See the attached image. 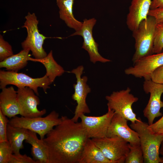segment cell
I'll return each mask as SVG.
<instances>
[{
	"label": "cell",
	"mask_w": 163,
	"mask_h": 163,
	"mask_svg": "<svg viewBox=\"0 0 163 163\" xmlns=\"http://www.w3.org/2000/svg\"><path fill=\"white\" fill-rule=\"evenodd\" d=\"M43 139L46 148L48 163H78L89 138L81 122L66 116Z\"/></svg>",
	"instance_id": "6da1fadb"
},
{
	"label": "cell",
	"mask_w": 163,
	"mask_h": 163,
	"mask_svg": "<svg viewBox=\"0 0 163 163\" xmlns=\"http://www.w3.org/2000/svg\"><path fill=\"white\" fill-rule=\"evenodd\" d=\"M157 23L155 18L148 16L142 21L137 29L133 31L135 40V52L132 60L133 63L139 60L154 54L153 47Z\"/></svg>",
	"instance_id": "7a4b0ae2"
},
{
	"label": "cell",
	"mask_w": 163,
	"mask_h": 163,
	"mask_svg": "<svg viewBox=\"0 0 163 163\" xmlns=\"http://www.w3.org/2000/svg\"><path fill=\"white\" fill-rule=\"evenodd\" d=\"M135 123H131V128L138 134L140 145L142 149L145 163H161L159 150L163 140V135L151 131L148 128L149 124L142 122L140 118Z\"/></svg>",
	"instance_id": "3957f363"
},
{
	"label": "cell",
	"mask_w": 163,
	"mask_h": 163,
	"mask_svg": "<svg viewBox=\"0 0 163 163\" xmlns=\"http://www.w3.org/2000/svg\"><path fill=\"white\" fill-rule=\"evenodd\" d=\"M61 121L58 113L52 111L45 117L28 118L15 116L10 119L8 123L11 126L26 129L38 134L43 139L46 135Z\"/></svg>",
	"instance_id": "277c9868"
},
{
	"label": "cell",
	"mask_w": 163,
	"mask_h": 163,
	"mask_svg": "<svg viewBox=\"0 0 163 163\" xmlns=\"http://www.w3.org/2000/svg\"><path fill=\"white\" fill-rule=\"evenodd\" d=\"M50 84L46 75L40 78H33L23 73L0 71V88L1 89L9 85H14L18 88L27 87L32 89L38 96V88H42L46 93V90L50 88Z\"/></svg>",
	"instance_id": "5b68a950"
},
{
	"label": "cell",
	"mask_w": 163,
	"mask_h": 163,
	"mask_svg": "<svg viewBox=\"0 0 163 163\" xmlns=\"http://www.w3.org/2000/svg\"><path fill=\"white\" fill-rule=\"evenodd\" d=\"M26 21L22 27L26 29L27 36L22 43L23 49H28L36 59L45 57L47 54L43 47L45 40L47 37L40 34L38 29L39 21L34 13L28 12L25 16Z\"/></svg>",
	"instance_id": "8992f818"
},
{
	"label": "cell",
	"mask_w": 163,
	"mask_h": 163,
	"mask_svg": "<svg viewBox=\"0 0 163 163\" xmlns=\"http://www.w3.org/2000/svg\"><path fill=\"white\" fill-rule=\"evenodd\" d=\"M131 90L127 87L126 89L114 91L105 97L108 108L113 110L115 113L123 117L131 123L139 120L133 111V104L138 100V98L130 93Z\"/></svg>",
	"instance_id": "52a82bcc"
},
{
	"label": "cell",
	"mask_w": 163,
	"mask_h": 163,
	"mask_svg": "<svg viewBox=\"0 0 163 163\" xmlns=\"http://www.w3.org/2000/svg\"><path fill=\"white\" fill-rule=\"evenodd\" d=\"M107 158L114 163H123L129 151V143L117 136L91 139Z\"/></svg>",
	"instance_id": "ba28073f"
},
{
	"label": "cell",
	"mask_w": 163,
	"mask_h": 163,
	"mask_svg": "<svg viewBox=\"0 0 163 163\" xmlns=\"http://www.w3.org/2000/svg\"><path fill=\"white\" fill-rule=\"evenodd\" d=\"M84 69L83 66H80L69 72L75 74L76 79V83L73 85L74 92L72 98L76 101L77 105L74 116L71 118L75 122H78L82 115L91 112L86 99L87 95L91 91V89L87 84L88 77L85 76L82 77Z\"/></svg>",
	"instance_id": "9c48e42d"
},
{
	"label": "cell",
	"mask_w": 163,
	"mask_h": 163,
	"mask_svg": "<svg viewBox=\"0 0 163 163\" xmlns=\"http://www.w3.org/2000/svg\"><path fill=\"white\" fill-rule=\"evenodd\" d=\"M143 88L146 93H149L148 102L144 108V116L148 120L149 125L153 123L155 119L162 115L161 109L163 107L161 97L163 93V85L155 83L151 80H145Z\"/></svg>",
	"instance_id": "30bf717a"
},
{
	"label": "cell",
	"mask_w": 163,
	"mask_h": 163,
	"mask_svg": "<svg viewBox=\"0 0 163 163\" xmlns=\"http://www.w3.org/2000/svg\"><path fill=\"white\" fill-rule=\"evenodd\" d=\"M94 18L85 19L81 28L70 35H80L83 37V42L82 48L87 51L90 56V60L93 63L97 62L102 63L110 62L111 60L104 58L99 53L98 44L95 41L92 35L93 27L96 22Z\"/></svg>",
	"instance_id": "8fae6325"
},
{
	"label": "cell",
	"mask_w": 163,
	"mask_h": 163,
	"mask_svg": "<svg viewBox=\"0 0 163 163\" xmlns=\"http://www.w3.org/2000/svg\"><path fill=\"white\" fill-rule=\"evenodd\" d=\"M114 111L108 108L105 114L100 116H88L85 114L80 117L81 122L85 129L88 138L91 139L106 137L107 130Z\"/></svg>",
	"instance_id": "7c38bea8"
},
{
	"label": "cell",
	"mask_w": 163,
	"mask_h": 163,
	"mask_svg": "<svg viewBox=\"0 0 163 163\" xmlns=\"http://www.w3.org/2000/svg\"><path fill=\"white\" fill-rule=\"evenodd\" d=\"M125 70V73L145 80H151L152 72L163 65V52L154 53L142 58Z\"/></svg>",
	"instance_id": "4fadbf2b"
},
{
	"label": "cell",
	"mask_w": 163,
	"mask_h": 163,
	"mask_svg": "<svg viewBox=\"0 0 163 163\" xmlns=\"http://www.w3.org/2000/svg\"><path fill=\"white\" fill-rule=\"evenodd\" d=\"M17 93L21 116L33 118L42 117L46 113L45 109H38L40 100L32 89L27 87L18 88Z\"/></svg>",
	"instance_id": "5bb4252c"
},
{
	"label": "cell",
	"mask_w": 163,
	"mask_h": 163,
	"mask_svg": "<svg viewBox=\"0 0 163 163\" xmlns=\"http://www.w3.org/2000/svg\"><path fill=\"white\" fill-rule=\"evenodd\" d=\"M127 121L123 117L114 113L108 127L106 136H117L123 139L131 145H140L138 133L128 126Z\"/></svg>",
	"instance_id": "9a60e30c"
},
{
	"label": "cell",
	"mask_w": 163,
	"mask_h": 163,
	"mask_svg": "<svg viewBox=\"0 0 163 163\" xmlns=\"http://www.w3.org/2000/svg\"><path fill=\"white\" fill-rule=\"evenodd\" d=\"M152 0H132L126 19L128 29L133 31L140 23L146 19L150 9Z\"/></svg>",
	"instance_id": "2e32d148"
},
{
	"label": "cell",
	"mask_w": 163,
	"mask_h": 163,
	"mask_svg": "<svg viewBox=\"0 0 163 163\" xmlns=\"http://www.w3.org/2000/svg\"><path fill=\"white\" fill-rule=\"evenodd\" d=\"M0 93V110L6 117L11 119L21 114L17 99V93L12 86L5 88Z\"/></svg>",
	"instance_id": "e0dca14e"
},
{
	"label": "cell",
	"mask_w": 163,
	"mask_h": 163,
	"mask_svg": "<svg viewBox=\"0 0 163 163\" xmlns=\"http://www.w3.org/2000/svg\"><path fill=\"white\" fill-rule=\"evenodd\" d=\"M78 163H114L107 158L101 150L88 138L83 149Z\"/></svg>",
	"instance_id": "ac0fdd59"
},
{
	"label": "cell",
	"mask_w": 163,
	"mask_h": 163,
	"mask_svg": "<svg viewBox=\"0 0 163 163\" xmlns=\"http://www.w3.org/2000/svg\"><path fill=\"white\" fill-rule=\"evenodd\" d=\"M7 138L15 155L20 154V150L24 148L23 142L29 136L28 130L14 126L8 123L7 129Z\"/></svg>",
	"instance_id": "d6986e66"
},
{
	"label": "cell",
	"mask_w": 163,
	"mask_h": 163,
	"mask_svg": "<svg viewBox=\"0 0 163 163\" xmlns=\"http://www.w3.org/2000/svg\"><path fill=\"white\" fill-rule=\"evenodd\" d=\"M74 0H56L59 9L60 18L69 27L75 31L82 27V22L77 20L74 17L72 8Z\"/></svg>",
	"instance_id": "ffe728a7"
},
{
	"label": "cell",
	"mask_w": 163,
	"mask_h": 163,
	"mask_svg": "<svg viewBox=\"0 0 163 163\" xmlns=\"http://www.w3.org/2000/svg\"><path fill=\"white\" fill-rule=\"evenodd\" d=\"M29 136L25 142L32 146L31 154L38 163H48L47 151L43 139H39L37 133L28 130Z\"/></svg>",
	"instance_id": "44dd1931"
},
{
	"label": "cell",
	"mask_w": 163,
	"mask_h": 163,
	"mask_svg": "<svg viewBox=\"0 0 163 163\" xmlns=\"http://www.w3.org/2000/svg\"><path fill=\"white\" fill-rule=\"evenodd\" d=\"M28 49H23L19 53L13 54L0 62V67L5 68L8 71L17 72L27 65L30 61Z\"/></svg>",
	"instance_id": "7402d4cb"
},
{
	"label": "cell",
	"mask_w": 163,
	"mask_h": 163,
	"mask_svg": "<svg viewBox=\"0 0 163 163\" xmlns=\"http://www.w3.org/2000/svg\"><path fill=\"white\" fill-rule=\"evenodd\" d=\"M30 61L40 62L44 65L46 70V75L51 84L54 81L57 77L61 76L65 72L63 68L54 59L52 50L43 58L36 59L30 57Z\"/></svg>",
	"instance_id": "603a6c76"
},
{
	"label": "cell",
	"mask_w": 163,
	"mask_h": 163,
	"mask_svg": "<svg viewBox=\"0 0 163 163\" xmlns=\"http://www.w3.org/2000/svg\"><path fill=\"white\" fill-rule=\"evenodd\" d=\"M129 151L124 163H143L144 162L143 152L140 145L132 146L129 144Z\"/></svg>",
	"instance_id": "cb8c5ba5"
},
{
	"label": "cell",
	"mask_w": 163,
	"mask_h": 163,
	"mask_svg": "<svg viewBox=\"0 0 163 163\" xmlns=\"http://www.w3.org/2000/svg\"><path fill=\"white\" fill-rule=\"evenodd\" d=\"M163 49V21L157 23L154 44V53H161Z\"/></svg>",
	"instance_id": "d4e9b609"
},
{
	"label": "cell",
	"mask_w": 163,
	"mask_h": 163,
	"mask_svg": "<svg viewBox=\"0 0 163 163\" xmlns=\"http://www.w3.org/2000/svg\"><path fill=\"white\" fill-rule=\"evenodd\" d=\"M12 153L8 141L0 142V163H8Z\"/></svg>",
	"instance_id": "484cf974"
},
{
	"label": "cell",
	"mask_w": 163,
	"mask_h": 163,
	"mask_svg": "<svg viewBox=\"0 0 163 163\" xmlns=\"http://www.w3.org/2000/svg\"><path fill=\"white\" fill-rule=\"evenodd\" d=\"M11 46L0 35V61L1 62L13 55Z\"/></svg>",
	"instance_id": "4316f807"
},
{
	"label": "cell",
	"mask_w": 163,
	"mask_h": 163,
	"mask_svg": "<svg viewBox=\"0 0 163 163\" xmlns=\"http://www.w3.org/2000/svg\"><path fill=\"white\" fill-rule=\"evenodd\" d=\"M9 120L0 110V142L8 141L7 129Z\"/></svg>",
	"instance_id": "83f0119b"
},
{
	"label": "cell",
	"mask_w": 163,
	"mask_h": 163,
	"mask_svg": "<svg viewBox=\"0 0 163 163\" xmlns=\"http://www.w3.org/2000/svg\"><path fill=\"white\" fill-rule=\"evenodd\" d=\"M8 163H38L34 159L26 154H12Z\"/></svg>",
	"instance_id": "f1b7e54d"
},
{
	"label": "cell",
	"mask_w": 163,
	"mask_h": 163,
	"mask_svg": "<svg viewBox=\"0 0 163 163\" xmlns=\"http://www.w3.org/2000/svg\"><path fill=\"white\" fill-rule=\"evenodd\" d=\"M148 128L154 133L163 135V116L155 123L149 125Z\"/></svg>",
	"instance_id": "f546056e"
},
{
	"label": "cell",
	"mask_w": 163,
	"mask_h": 163,
	"mask_svg": "<svg viewBox=\"0 0 163 163\" xmlns=\"http://www.w3.org/2000/svg\"><path fill=\"white\" fill-rule=\"evenodd\" d=\"M151 80L155 83L163 85V65L158 68L152 72Z\"/></svg>",
	"instance_id": "4dcf8cb0"
},
{
	"label": "cell",
	"mask_w": 163,
	"mask_h": 163,
	"mask_svg": "<svg viewBox=\"0 0 163 163\" xmlns=\"http://www.w3.org/2000/svg\"><path fill=\"white\" fill-rule=\"evenodd\" d=\"M148 16L154 17L157 23L163 21V8L150 9L148 13Z\"/></svg>",
	"instance_id": "1f68e13d"
},
{
	"label": "cell",
	"mask_w": 163,
	"mask_h": 163,
	"mask_svg": "<svg viewBox=\"0 0 163 163\" xmlns=\"http://www.w3.org/2000/svg\"><path fill=\"white\" fill-rule=\"evenodd\" d=\"M163 8V0H152L150 9Z\"/></svg>",
	"instance_id": "d6a6232c"
},
{
	"label": "cell",
	"mask_w": 163,
	"mask_h": 163,
	"mask_svg": "<svg viewBox=\"0 0 163 163\" xmlns=\"http://www.w3.org/2000/svg\"><path fill=\"white\" fill-rule=\"evenodd\" d=\"M159 155H161L163 157V140L161 143L159 150Z\"/></svg>",
	"instance_id": "836d02e7"
},
{
	"label": "cell",
	"mask_w": 163,
	"mask_h": 163,
	"mask_svg": "<svg viewBox=\"0 0 163 163\" xmlns=\"http://www.w3.org/2000/svg\"><path fill=\"white\" fill-rule=\"evenodd\" d=\"M161 163H163V157H161Z\"/></svg>",
	"instance_id": "e575fe53"
}]
</instances>
